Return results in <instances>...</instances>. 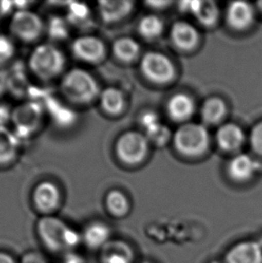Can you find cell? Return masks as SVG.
<instances>
[{
    "instance_id": "obj_1",
    "label": "cell",
    "mask_w": 262,
    "mask_h": 263,
    "mask_svg": "<svg viewBox=\"0 0 262 263\" xmlns=\"http://www.w3.org/2000/svg\"><path fill=\"white\" fill-rule=\"evenodd\" d=\"M65 98L78 105H88L99 98L101 90L96 79L83 68H74L65 74L61 83Z\"/></svg>"
},
{
    "instance_id": "obj_2",
    "label": "cell",
    "mask_w": 262,
    "mask_h": 263,
    "mask_svg": "<svg viewBox=\"0 0 262 263\" xmlns=\"http://www.w3.org/2000/svg\"><path fill=\"white\" fill-rule=\"evenodd\" d=\"M28 66L32 74L38 79L50 81L64 71L66 57L53 44L43 43L32 50L29 57Z\"/></svg>"
},
{
    "instance_id": "obj_3",
    "label": "cell",
    "mask_w": 262,
    "mask_h": 263,
    "mask_svg": "<svg viewBox=\"0 0 262 263\" xmlns=\"http://www.w3.org/2000/svg\"><path fill=\"white\" fill-rule=\"evenodd\" d=\"M38 233L44 245L55 252L78 245L79 236L57 217H44L39 221Z\"/></svg>"
},
{
    "instance_id": "obj_4",
    "label": "cell",
    "mask_w": 262,
    "mask_h": 263,
    "mask_svg": "<svg viewBox=\"0 0 262 263\" xmlns=\"http://www.w3.org/2000/svg\"><path fill=\"white\" fill-rule=\"evenodd\" d=\"M9 29L16 39L30 43L43 35L45 25L39 14L28 9H20L12 14Z\"/></svg>"
},
{
    "instance_id": "obj_5",
    "label": "cell",
    "mask_w": 262,
    "mask_h": 263,
    "mask_svg": "<svg viewBox=\"0 0 262 263\" xmlns=\"http://www.w3.org/2000/svg\"><path fill=\"white\" fill-rule=\"evenodd\" d=\"M174 142L181 153L187 156H198L209 146V132L202 125H183L176 132Z\"/></svg>"
},
{
    "instance_id": "obj_6",
    "label": "cell",
    "mask_w": 262,
    "mask_h": 263,
    "mask_svg": "<svg viewBox=\"0 0 262 263\" xmlns=\"http://www.w3.org/2000/svg\"><path fill=\"white\" fill-rule=\"evenodd\" d=\"M71 52L77 60L87 64H98L103 61L106 48L102 40L92 35H83L74 40Z\"/></svg>"
},
{
    "instance_id": "obj_7",
    "label": "cell",
    "mask_w": 262,
    "mask_h": 263,
    "mask_svg": "<svg viewBox=\"0 0 262 263\" xmlns=\"http://www.w3.org/2000/svg\"><path fill=\"white\" fill-rule=\"evenodd\" d=\"M147 151V141L138 132H128L121 136L116 144L118 157L127 164H134L144 158Z\"/></svg>"
},
{
    "instance_id": "obj_8",
    "label": "cell",
    "mask_w": 262,
    "mask_h": 263,
    "mask_svg": "<svg viewBox=\"0 0 262 263\" xmlns=\"http://www.w3.org/2000/svg\"><path fill=\"white\" fill-rule=\"evenodd\" d=\"M141 69L144 75L156 83H164L174 78V65L168 58L158 52H148L143 57Z\"/></svg>"
},
{
    "instance_id": "obj_9",
    "label": "cell",
    "mask_w": 262,
    "mask_h": 263,
    "mask_svg": "<svg viewBox=\"0 0 262 263\" xmlns=\"http://www.w3.org/2000/svg\"><path fill=\"white\" fill-rule=\"evenodd\" d=\"M32 200L39 211L43 213H51L61 205V190L52 181H41L33 190Z\"/></svg>"
},
{
    "instance_id": "obj_10",
    "label": "cell",
    "mask_w": 262,
    "mask_h": 263,
    "mask_svg": "<svg viewBox=\"0 0 262 263\" xmlns=\"http://www.w3.org/2000/svg\"><path fill=\"white\" fill-rule=\"evenodd\" d=\"M42 110L34 103H27L18 107L12 112V121L16 129L15 134H29L39 127L42 119Z\"/></svg>"
},
{
    "instance_id": "obj_11",
    "label": "cell",
    "mask_w": 262,
    "mask_h": 263,
    "mask_svg": "<svg viewBox=\"0 0 262 263\" xmlns=\"http://www.w3.org/2000/svg\"><path fill=\"white\" fill-rule=\"evenodd\" d=\"M226 263H262V246L259 241H244L231 247Z\"/></svg>"
},
{
    "instance_id": "obj_12",
    "label": "cell",
    "mask_w": 262,
    "mask_h": 263,
    "mask_svg": "<svg viewBox=\"0 0 262 263\" xmlns=\"http://www.w3.org/2000/svg\"><path fill=\"white\" fill-rule=\"evenodd\" d=\"M181 10L191 12L201 24L211 25L216 21L218 9L213 1H183L180 3Z\"/></svg>"
},
{
    "instance_id": "obj_13",
    "label": "cell",
    "mask_w": 262,
    "mask_h": 263,
    "mask_svg": "<svg viewBox=\"0 0 262 263\" xmlns=\"http://www.w3.org/2000/svg\"><path fill=\"white\" fill-rule=\"evenodd\" d=\"M253 9L252 6L245 1H234L227 9V21L234 29L247 28L253 21Z\"/></svg>"
},
{
    "instance_id": "obj_14",
    "label": "cell",
    "mask_w": 262,
    "mask_h": 263,
    "mask_svg": "<svg viewBox=\"0 0 262 263\" xmlns=\"http://www.w3.org/2000/svg\"><path fill=\"white\" fill-rule=\"evenodd\" d=\"M19 150V137L7 127H0V166L14 162Z\"/></svg>"
},
{
    "instance_id": "obj_15",
    "label": "cell",
    "mask_w": 262,
    "mask_h": 263,
    "mask_svg": "<svg viewBox=\"0 0 262 263\" xmlns=\"http://www.w3.org/2000/svg\"><path fill=\"white\" fill-rule=\"evenodd\" d=\"M131 9V1H100L98 3L100 17L107 24L121 21Z\"/></svg>"
},
{
    "instance_id": "obj_16",
    "label": "cell",
    "mask_w": 262,
    "mask_h": 263,
    "mask_svg": "<svg viewBox=\"0 0 262 263\" xmlns=\"http://www.w3.org/2000/svg\"><path fill=\"white\" fill-rule=\"evenodd\" d=\"M103 263H133L134 253L128 243L111 241L103 248Z\"/></svg>"
},
{
    "instance_id": "obj_17",
    "label": "cell",
    "mask_w": 262,
    "mask_h": 263,
    "mask_svg": "<svg viewBox=\"0 0 262 263\" xmlns=\"http://www.w3.org/2000/svg\"><path fill=\"white\" fill-rule=\"evenodd\" d=\"M141 124L145 129L146 137L156 145H163L170 138L169 128L161 124L157 115L146 112L141 118Z\"/></svg>"
},
{
    "instance_id": "obj_18",
    "label": "cell",
    "mask_w": 262,
    "mask_h": 263,
    "mask_svg": "<svg viewBox=\"0 0 262 263\" xmlns=\"http://www.w3.org/2000/svg\"><path fill=\"white\" fill-rule=\"evenodd\" d=\"M259 164L248 155L241 154L234 157L228 166L231 177L238 181H247L254 175Z\"/></svg>"
},
{
    "instance_id": "obj_19",
    "label": "cell",
    "mask_w": 262,
    "mask_h": 263,
    "mask_svg": "<svg viewBox=\"0 0 262 263\" xmlns=\"http://www.w3.org/2000/svg\"><path fill=\"white\" fill-rule=\"evenodd\" d=\"M245 135L242 130L234 124L223 125L216 133V141L218 146L227 151H234L241 146Z\"/></svg>"
},
{
    "instance_id": "obj_20",
    "label": "cell",
    "mask_w": 262,
    "mask_h": 263,
    "mask_svg": "<svg viewBox=\"0 0 262 263\" xmlns=\"http://www.w3.org/2000/svg\"><path fill=\"white\" fill-rule=\"evenodd\" d=\"M110 229L103 222H93L85 228L84 241L92 249L103 248L110 242Z\"/></svg>"
},
{
    "instance_id": "obj_21",
    "label": "cell",
    "mask_w": 262,
    "mask_h": 263,
    "mask_svg": "<svg viewBox=\"0 0 262 263\" xmlns=\"http://www.w3.org/2000/svg\"><path fill=\"white\" fill-rule=\"evenodd\" d=\"M171 35L174 43L183 50L192 49L198 42V32L195 28L185 22L174 24L172 27Z\"/></svg>"
},
{
    "instance_id": "obj_22",
    "label": "cell",
    "mask_w": 262,
    "mask_h": 263,
    "mask_svg": "<svg viewBox=\"0 0 262 263\" xmlns=\"http://www.w3.org/2000/svg\"><path fill=\"white\" fill-rule=\"evenodd\" d=\"M167 110L174 121H186L194 111V103L190 96L178 93L171 98Z\"/></svg>"
},
{
    "instance_id": "obj_23",
    "label": "cell",
    "mask_w": 262,
    "mask_h": 263,
    "mask_svg": "<svg viewBox=\"0 0 262 263\" xmlns=\"http://www.w3.org/2000/svg\"><path fill=\"white\" fill-rule=\"evenodd\" d=\"M100 106L106 114L117 115L124 107V97L122 92L117 88L108 87L100 93Z\"/></svg>"
},
{
    "instance_id": "obj_24",
    "label": "cell",
    "mask_w": 262,
    "mask_h": 263,
    "mask_svg": "<svg viewBox=\"0 0 262 263\" xmlns=\"http://www.w3.org/2000/svg\"><path fill=\"white\" fill-rule=\"evenodd\" d=\"M105 203L107 210L114 217H124L129 211V202L127 197L117 190L110 191L107 194Z\"/></svg>"
},
{
    "instance_id": "obj_25",
    "label": "cell",
    "mask_w": 262,
    "mask_h": 263,
    "mask_svg": "<svg viewBox=\"0 0 262 263\" xmlns=\"http://www.w3.org/2000/svg\"><path fill=\"white\" fill-rule=\"evenodd\" d=\"M114 53L121 61H133L139 53L138 43L130 38H121L114 43Z\"/></svg>"
},
{
    "instance_id": "obj_26",
    "label": "cell",
    "mask_w": 262,
    "mask_h": 263,
    "mask_svg": "<svg viewBox=\"0 0 262 263\" xmlns=\"http://www.w3.org/2000/svg\"><path fill=\"white\" fill-rule=\"evenodd\" d=\"M224 112L226 105L223 101L218 98L208 100L202 107V118L208 123H216L220 121Z\"/></svg>"
},
{
    "instance_id": "obj_27",
    "label": "cell",
    "mask_w": 262,
    "mask_h": 263,
    "mask_svg": "<svg viewBox=\"0 0 262 263\" xmlns=\"http://www.w3.org/2000/svg\"><path fill=\"white\" fill-rule=\"evenodd\" d=\"M138 31L145 38L152 39L163 31V23L156 15H147L139 23Z\"/></svg>"
},
{
    "instance_id": "obj_28",
    "label": "cell",
    "mask_w": 262,
    "mask_h": 263,
    "mask_svg": "<svg viewBox=\"0 0 262 263\" xmlns=\"http://www.w3.org/2000/svg\"><path fill=\"white\" fill-rule=\"evenodd\" d=\"M90 17V9L84 3L73 2L67 7V21L73 25H82L88 21Z\"/></svg>"
},
{
    "instance_id": "obj_29",
    "label": "cell",
    "mask_w": 262,
    "mask_h": 263,
    "mask_svg": "<svg viewBox=\"0 0 262 263\" xmlns=\"http://www.w3.org/2000/svg\"><path fill=\"white\" fill-rule=\"evenodd\" d=\"M67 24H68V22L63 20L61 18H52L49 23V26H48V31H49L50 37H52L53 39L56 40L66 38L67 34H68Z\"/></svg>"
},
{
    "instance_id": "obj_30",
    "label": "cell",
    "mask_w": 262,
    "mask_h": 263,
    "mask_svg": "<svg viewBox=\"0 0 262 263\" xmlns=\"http://www.w3.org/2000/svg\"><path fill=\"white\" fill-rule=\"evenodd\" d=\"M15 45L10 37L0 34V65L5 64L14 57Z\"/></svg>"
},
{
    "instance_id": "obj_31",
    "label": "cell",
    "mask_w": 262,
    "mask_h": 263,
    "mask_svg": "<svg viewBox=\"0 0 262 263\" xmlns=\"http://www.w3.org/2000/svg\"><path fill=\"white\" fill-rule=\"evenodd\" d=\"M251 144L256 152L262 154V122L257 125L251 133Z\"/></svg>"
},
{
    "instance_id": "obj_32",
    "label": "cell",
    "mask_w": 262,
    "mask_h": 263,
    "mask_svg": "<svg viewBox=\"0 0 262 263\" xmlns=\"http://www.w3.org/2000/svg\"><path fill=\"white\" fill-rule=\"evenodd\" d=\"M12 120V112L8 107L0 104V127H6L7 121Z\"/></svg>"
},
{
    "instance_id": "obj_33",
    "label": "cell",
    "mask_w": 262,
    "mask_h": 263,
    "mask_svg": "<svg viewBox=\"0 0 262 263\" xmlns=\"http://www.w3.org/2000/svg\"><path fill=\"white\" fill-rule=\"evenodd\" d=\"M23 263H46L43 257L37 253H30L24 258Z\"/></svg>"
},
{
    "instance_id": "obj_34",
    "label": "cell",
    "mask_w": 262,
    "mask_h": 263,
    "mask_svg": "<svg viewBox=\"0 0 262 263\" xmlns=\"http://www.w3.org/2000/svg\"><path fill=\"white\" fill-rule=\"evenodd\" d=\"M0 263H15V261L7 253H0Z\"/></svg>"
},
{
    "instance_id": "obj_35",
    "label": "cell",
    "mask_w": 262,
    "mask_h": 263,
    "mask_svg": "<svg viewBox=\"0 0 262 263\" xmlns=\"http://www.w3.org/2000/svg\"><path fill=\"white\" fill-rule=\"evenodd\" d=\"M259 8H260V10L262 11V1H261V2H259Z\"/></svg>"
},
{
    "instance_id": "obj_36",
    "label": "cell",
    "mask_w": 262,
    "mask_h": 263,
    "mask_svg": "<svg viewBox=\"0 0 262 263\" xmlns=\"http://www.w3.org/2000/svg\"><path fill=\"white\" fill-rule=\"evenodd\" d=\"M210 263H220L219 261H216V260H215V261H211Z\"/></svg>"
},
{
    "instance_id": "obj_37",
    "label": "cell",
    "mask_w": 262,
    "mask_h": 263,
    "mask_svg": "<svg viewBox=\"0 0 262 263\" xmlns=\"http://www.w3.org/2000/svg\"><path fill=\"white\" fill-rule=\"evenodd\" d=\"M259 242H260V245H261V246H262V236H261V238H260V240H259Z\"/></svg>"
},
{
    "instance_id": "obj_38",
    "label": "cell",
    "mask_w": 262,
    "mask_h": 263,
    "mask_svg": "<svg viewBox=\"0 0 262 263\" xmlns=\"http://www.w3.org/2000/svg\"><path fill=\"white\" fill-rule=\"evenodd\" d=\"M143 263H151V262H149V261H145V262H143Z\"/></svg>"
}]
</instances>
